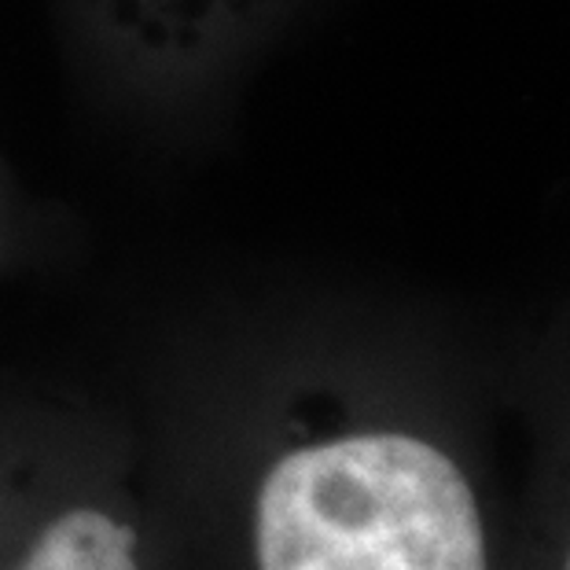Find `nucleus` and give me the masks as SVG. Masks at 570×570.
<instances>
[{
  "mask_svg": "<svg viewBox=\"0 0 570 570\" xmlns=\"http://www.w3.org/2000/svg\"><path fill=\"white\" fill-rule=\"evenodd\" d=\"M281 0H89L96 22L155 70H191L247 38Z\"/></svg>",
  "mask_w": 570,
  "mask_h": 570,
  "instance_id": "nucleus-2",
  "label": "nucleus"
},
{
  "mask_svg": "<svg viewBox=\"0 0 570 570\" xmlns=\"http://www.w3.org/2000/svg\"><path fill=\"white\" fill-rule=\"evenodd\" d=\"M19 570H137V533L100 508H70L45 527Z\"/></svg>",
  "mask_w": 570,
  "mask_h": 570,
  "instance_id": "nucleus-3",
  "label": "nucleus"
},
{
  "mask_svg": "<svg viewBox=\"0 0 570 570\" xmlns=\"http://www.w3.org/2000/svg\"><path fill=\"white\" fill-rule=\"evenodd\" d=\"M258 570H487L475 493L409 431H350L287 453L254 504Z\"/></svg>",
  "mask_w": 570,
  "mask_h": 570,
  "instance_id": "nucleus-1",
  "label": "nucleus"
}]
</instances>
